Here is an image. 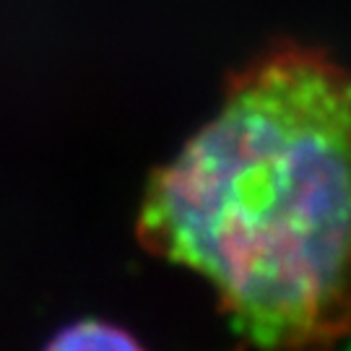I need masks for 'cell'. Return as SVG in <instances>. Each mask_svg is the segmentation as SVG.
<instances>
[{
  "label": "cell",
  "instance_id": "cell-1",
  "mask_svg": "<svg viewBox=\"0 0 351 351\" xmlns=\"http://www.w3.org/2000/svg\"><path fill=\"white\" fill-rule=\"evenodd\" d=\"M349 75L281 42L151 175L138 242L213 287L250 351H333L349 333Z\"/></svg>",
  "mask_w": 351,
  "mask_h": 351
},
{
  "label": "cell",
  "instance_id": "cell-2",
  "mask_svg": "<svg viewBox=\"0 0 351 351\" xmlns=\"http://www.w3.org/2000/svg\"><path fill=\"white\" fill-rule=\"evenodd\" d=\"M45 351H143V346L123 328L84 320L60 330Z\"/></svg>",
  "mask_w": 351,
  "mask_h": 351
}]
</instances>
